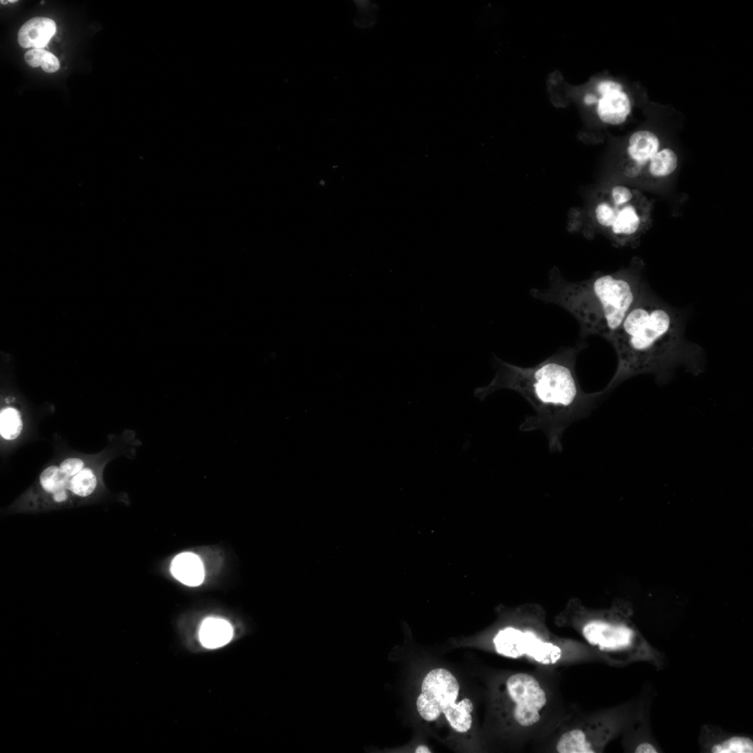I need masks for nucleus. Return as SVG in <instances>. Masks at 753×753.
Listing matches in <instances>:
<instances>
[{
	"label": "nucleus",
	"mask_w": 753,
	"mask_h": 753,
	"mask_svg": "<svg viewBox=\"0 0 753 753\" xmlns=\"http://www.w3.org/2000/svg\"><path fill=\"white\" fill-rule=\"evenodd\" d=\"M56 31V24L52 19L36 17L26 22L19 29L17 41L24 48L43 49Z\"/></svg>",
	"instance_id": "obj_10"
},
{
	"label": "nucleus",
	"mask_w": 753,
	"mask_h": 753,
	"mask_svg": "<svg viewBox=\"0 0 753 753\" xmlns=\"http://www.w3.org/2000/svg\"><path fill=\"white\" fill-rule=\"evenodd\" d=\"M631 111L628 96L622 90H614L601 94L597 113L602 121L611 125L623 123Z\"/></svg>",
	"instance_id": "obj_11"
},
{
	"label": "nucleus",
	"mask_w": 753,
	"mask_h": 753,
	"mask_svg": "<svg viewBox=\"0 0 753 753\" xmlns=\"http://www.w3.org/2000/svg\"><path fill=\"white\" fill-rule=\"evenodd\" d=\"M513 721L520 727L529 728L541 720L547 703V695L538 680L527 673L510 676L505 682Z\"/></svg>",
	"instance_id": "obj_5"
},
{
	"label": "nucleus",
	"mask_w": 753,
	"mask_h": 753,
	"mask_svg": "<svg viewBox=\"0 0 753 753\" xmlns=\"http://www.w3.org/2000/svg\"><path fill=\"white\" fill-rule=\"evenodd\" d=\"M595 215L601 226L611 227L615 215L614 205L608 201H602L596 206Z\"/></svg>",
	"instance_id": "obj_21"
},
{
	"label": "nucleus",
	"mask_w": 753,
	"mask_h": 753,
	"mask_svg": "<svg viewBox=\"0 0 753 753\" xmlns=\"http://www.w3.org/2000/svg\"><path fill=\"white\" fill-rule=\"evenodd\" d=\"M688 312L674 307L647 288L608 342L617 357L616 371L602 390L607 397L632 377L653 375L660 384L668 383L683 367L694 375L703 372V349L685 337Z\"/></svg>",
	"instance_id": "obj_2"
},
{
	"label": "nucleus",
	"mask_w": 753,
	"mask_h": 753,
	"mask_svg": "<svg viewBox=\"0 0 753 753\" xmlns=\"http://www.w3.org/2000/svg\"><path fill=\"white\" fill-rule=\"evenodd\" d=\"M596 101V97L592 94H587L584 98V102L587 105L593 104Z\"/></svg>",
	"instance_id": "obj_26"
},
{
	"label": "nucleus",
	"mask_w": 753,
	"mask_h": 753,
	"mask_svg": "<svg viewBox=\"0 0 753 753\" xmlns=\"http://www.w3.org/2000/svg\"><path fill=\"white\" fill-rule=\"evenodd\" d=\"M678 167V157L669 148L659 150L650 160L646 166L648 174L654 178H662L671 175Z\"/></svg>",
	"instance_id": "obj_16"
},
{
	"label": "nucleus",
	"mask_w": 753,
	"mask_h": 753,
	"mask_svg": "<svg viewBox=\"0 0 753 753\" xmlns=\"http://www.w3.org/2000/svg\"><path fill=\"white\" fill-rule=\"evenodd\" d=\"M493 642L496 652L501 655L512 658L526 655L543 664H554L561 656L558 646L527 629L505 628L496 634Z\"/></svg>",
	"instance_id": "obj_6"
},
{
	"label": "nucleus",
	"mask_w": 753,
	"mask_h": 753,
	"mask_svg": "<svg viewBox=\"0 0 753 753\" xmlns=\"http://www.w3.org/2000/svg\"><path fill=\"white\" fill-rule=\"evenodd\" d=\"M24 59L29 66L32 68L41 66L42 69L47 73H55L60 68L57 57L43 49H31L27 51L24 54Z\"/></svg>",
	"instance_id": "obj_17"
},
{
	"label": "nucleus",
	"mask_w": 753,
	"mask_h": 753,
	"mask_svg": "<svg viewBox=\"0 0 753 753\" xmlns=\"http://www.w3.org/2000/svg\"><path fill=\"white\" fill-rule=\"evenodd\" d=\"M636 753H657L655 747L650 743H641L637 745L634 750Z\"/></svg>",
	"instance_id": "obj_25"
},
{
	"label": "nucleus",
	"mask_w": 753,
	"mask_h": 753,
	"mask_svg": "<svg viewBox=\"0 0 753 753\" xmlns=\"http://www.w3.org/2000/svg\"><path fill=\"white\" fill-rule=\"evenodd\" d=\"M713 753H752L753 741L745 736H732L715 744L710 749Z\"/></svg>",
	"instance_id": "obj_20"
},
{
	"label": "nucleus",
	"mask_w": 753,
	"mask_h": 753,
	"mask_svg": "<svg viewBox=\"0 0 753 753\" xmlns=\"http://www.w3.org/2000/svg\"><path fill=\"white\" fill-rule=\"evenodd\" d=\"M598 91L601 94L614 90H622L623 86L621 84L611 80H605L600 82L597 87Z\"/></svg>",
	"instance_id": "obj_24"
},
{
	"label": "nucleus",
	"mask_w": 753,
	"mask_h": 753,
	"mask_svg": "<svg viewBox=\"0 0 753 753\" xmlns=\"http://www.w3.org/2000/svg\"><path fill=\"white\" fill-rule=\"evenodd\" d=\"M581 634L591 645L599 650L615 651L630 647L635 638V632L627 623L595 616L588 619L581 628Z\"/></svg>",
	"instance_id": "obj_7"
},
{
	"label": "nucleus",
	"mask_w": 753,
	"mask_h": 753,
	"mask_svg": "<svg viewBox=\"0 0 753 753\" xmlns=\"http://www.w3.org/2000/svg\"><path fill=\"white\" fill-rule=\"evenodd\" d=\"M98 485L97 478L89 468L83 469L72 478L70 492L85 498L91 495Z\"/></svg>",
	"instance_id": "obj_19"
},
{
	"label": "nucleus",
	"mask_w": 753,
	"mask_h": 753,
	"mask_svg": "<svg viewBox=\"0 0 753 753\" xmlns=\"http://www.w3.org/2000/svg\"><path fill=\"white\" fill-rule=\"evenodd\" d=\"M72 478L66 475L60 467L51 466L40 473V484L46 493L52 495L54 503H62L68 499Z\"/></svg>",
	"instance_id": "obj_14"
},
{
	"label": "nucleus",
	"mask_w": 753,
	"mask_h": 753,
	"mask_svg": "<svg viewBox=\"0 0 753 753\" xmlns=\"http://www.w3.org/2000/svg\"><path fill=\"white\" fill-rule=\"evenodd\" d=\"M84 463L78 458H68L60 465L61 470L68 476L73 477L83 469Z\"/></svg>",
	"instance_id": "obj_23"
},
{
	"label": "nucleus",
	"mask_w": 753,
	"mask_h": 753,
	"mask_svg": "<svg viewBox=\"0 0 753 753\" xmlns=\"http://www.w3.org/2000/svg\"><path fill=\"white\" fill-rule=\"evenodd\" d=\"M22 429L20 413L13 408H6L0 413V433L3 438L12 440L17 438Z\"/></svg>",
	"instance_id": "obj_18"
},
{
	"label": "nucleus",
	"mask_w": 753,
	"mask_h": 753,
	"mask_svg": "<svg viewBox=\"0 0 753 753\" xmlns=\"http://www.w3.org/2000/svg\"><path fill=\"white\" fill-rule=\"evenodd\" d=\"M0 2H1V4H6V3H8L9 2V1L8 0H6V1L1 0Z\"/></svg>",
	"instance_id": "obj_28"
},
{
	"label": "nucleus",
	"mask_w": 753,
	"mask_h": 753,
	"mask_svg": "<svg viewBox=\"0 0 753 753\" xmlns=\"http://www.w3.org/2000/svg\"><path fill=\"white\" fill-rule=\"evenodd\" d=\"M8 1H9V2H10V3H15V2H16V1H17V0H8Z\"/></svg>",
	"instance_id": "obj_29"
},
{
	"label": "nucleus",
	"mask_w": 753,
	"mask_h": 753,
	"mask_svg": "<svg viewBox=\"0 0 753 753\" xmlns=\"http://www.w3.org/2000/svg\"><path fill=\"white\" fill-rule=\"evenodd\" d=\"M610 195L612 203L616 206L628 204L634 197L632 190L621 185L614 186L611 190Z\"/></svg>",
	"instance_id": "obj_22"
},
{
	"label": "nucleus",
	"mask_w": 753,
	"mask_h": 753,
	"mask_svg": "<svg viewBox=\"0 0 753 753\" xmlns=\"http://www.w3.org/2000/svg\"><path fill=\"white\" fill-rule=\"evenodd\" d=\"M234 629L230 623L218 618H207L199 628L201 644L208 648H216L229 643L233 638Z\"/></svg>",
	"instance_id": "obj_13"
},
{
	"label": "nucleus",
	"mask_w": 753,
	"mask_h": 753,
	"mask_svg": "<svg viewBox=\"0 0 753 753\" xmlns=\"http://www.w3.org/2000/svg\"><path fill=\"white\" fill-rule=\"evenodd\" d=\"M171 572L177 580L189 586H199L204 579V568L201 559L190 552L179 554L173 559Z\"/></svg>",
	"instance_id": "obj_12"
},
{
	"label": "nucleus",
	"mask_w": 753,
	"mask_h": 753,
	"mask_svg": "<svg viewBox=\"0 0 753 753\" xmlns=\"http://www.w3.org/2000/svg\"><path fill=\"white\" fill-rule=\"evenodd\" d=\"M600 733L587 727L570 729L559 737L556 750L559 753L598 752L605 740L604 734Z\"/></svg>",
	"instance_id": "obj_9"
},
{
	"label": "nucleus",
	"mask_w": 753,
	"mask_h": 753,
	"mask_svg": "<svg viewBox=\"0 0 753 753\" xmlns=\"http://www.w3.org/2000/svg\"><path fill=\"white\" fill-rule=\"evenodd\" d=\"M459 685L454 675L443 668L429 671L424 677L421 693L417 698V710L427 722L436 720L443 713L450 727L459 733L468 731L472 724V701L467 698L458 703Z\"/></svg>",
	"instance_id": "obj_4"
},
{
	"label": "nucleus",
	"mask_w": 753,
	"mask_h": 753,
	"mask_svg": "<svg viewBox=\"0 0 753 753\" xmlns=\"http://www.w3.org/2000/svg\"><path fill=\"white\" fill-rule=\"evenodd\" d=\"M588 344L580 342L561 347L554 354L531 367H522L493 354L495 375L473 394L480 400L501 389L517 392L534 411L519 425L522 432L540 430L551 452L563 450L562 437L573 423L588 417L606 397L602 390L585 392L576 372V362Z\"/></svg>",
	"instance_id": "obj_1"
},
{
	"label": "nucleus",
	"mask_w": 753,
	"mask_h": 753,
	"mask_svg": "<svg viewBox=\"0 0 753 753\" xmlns=\"http://www.w3.org/2000/svg\"><path fill=\"white\" fill-rule=\"evenodd\" d=\"M416 753H430L431 751L425 745H419L415 750Z\"/></svg>",
	"instance_id": "obj_27"
},
{
	"label": "nucleus",
	"mask_w": 753,
	"mask_h": 753,
	"mask_svg": "<svg viewBox=\"0 0 753 753\" xmlns=\"http://www.w3.org/2000/svg\"><path fill=\"white\" fill-rule=\"evenodd\" d=\"M659 149L660 140L654 132L649 130L634 132L629 139L627 149L632 163L626 168L625 174L630 178L639 176Z\"/></svg>",
	"instance_id": "obj_8"
},
{
	"label": "nucleus",
	"mask_w": 753,
	"mask_h": 753,
	"mask_svg": "<svg viewBox=\"0 0 753 753\" xmlns=\"http://www.w3.org/2000/svg\"><path fill=\"white\" fill-rule=\"evenodd\" d=\"M614 205L615 215L610 227L612 234L618 238L632 237L639 231L641 223L638 210L630 203L621 206Z\"/></svg>",
	"instance_id": "obj_15"
},
{
	"label": "nucleus",
	"mask_w": 753,
	"mask_h": 753,
	"mask_svg": "<svg viewBox=\"0 0 753 753\" xmlns=\"http://www.w3.org/2000/svg\"><path fill=\"white\" fill-rule=\"evenodd\" d=\"M647 288L632 268L576 282L554 273L547 287L531 288L529 292L568 312L579 324L581 339L598 336L608 342Z\"/></svg>",
	"instance_id": "obj_3"
}]
</instances>
